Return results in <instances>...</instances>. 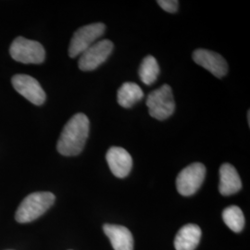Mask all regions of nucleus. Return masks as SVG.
Segmentation results:
<instances>
[{"mask_svg": "<svg viewBox=\"0 0 250 250\" xmlns=\"http://www.w3.org/2000/svg\"><path fill=\"white\" fill-rule=\"evenodd\" d=\"M89 119L77 113L67 122L57 144V149L63 156H77L83 151L89 135Z\"/></svg>", "mask_w": 250, "mask_h": 250, "instance_id": "obj_1", "label": "nucleus"}, {"mask_svg": "<svg viewBox=\"0 0 250 250\" xmlns=\"http://www.w3.org/2000/svg\"><path fill=\"white\" fill-rule=\"evenodd\" d=\"M55 196L50 192H36L27 196L19 206L15 219L18 223L33 222L53 205Z\"/></svg>", "mask_w": 250, "mask_h": 250, "instance_id": "obj_2", "label": "nucleus"}, {"mask_svg": "<svg viewBox=\"0 0 250 250\" xmlns=\"http://www.w3.org/2000/svg\"><path fill=\"white\" fill-rule=\"evenodd\" d=\"M149 115L159 121L171 116L175 109L172 90L169 84H163L159 89L150 92L146 99Z\"/></svg>", "mask_w": 250, "mask_h": 250, "instance_id": "obj_3", "label": "nucleus"}, {"mask_svg": "<svg viewBox=\"0 0 250 250\" xmlns=\"http://www.w3.org/2000/svg\"><path fill=\"white\" fill-rule=\"evenodd\" d=\"M9 54L11 58L23 64H41L45 59L44 46L39 42L19 36L10 45Z\"/></svg>", "mask_w": 250, "mask_h": 250, "instance_id": "obj_4", "label": "nucleus"}, {"mask_svg": "<svg viewBox=\"0 0 250 250\" xmlns=\"http://www.w3.org/2000/svg\"><path fill=\"white\" fill-rule=\"evenodd\" d=\"M106 30L104 23L97 22L79 28L72 36L69 45V56L74 59L84 52L88 47L103 36Z\"/></svg>", "mask_w": 250, "mask_h": 250, "instance_id": "obj_5", "label": "nucleus"}, {"mask_svg": "<svg viewBox=\"0 0 250 250\" xmlns=\"http://www.w3.org/2000/svg\"><path fill=\"white\" fill-rule=\"evenodd\" d=\"M206 175V167L199 162L193 163L182 170L176 179L179 194L184 197L194 195L202 186Z\"/></svg>", "mask_w": 250, "mask_h": 250, "instance_id": "obj_6", "label": "nucleus"}, {"mask_svg": "<svg viewBox=\"0 0 250 250\" xmlns=\"http://www.w3.org/2000/svg\"><path fill=\"white\" fill-rule=\"evenodd\" d=\"M113 43L104 39L96 42L80 55L78 66L81 71L91 72L105 62L113 50Z\"/></svg>", "mask_w": 250, "mask_h": 250, "instance_id": "obj_7", "label": "nucleus"}, {"mask_svg": "<svg viewBox=\"0 0 250 250\" xmlns=\"http://www.w3.org/2000/svg\"><path fill=\"white\" fill-rule=\"evenodd\" d=\"M14 89L31 103L41 106L45 103V93L39 82L26 74H16L11 79Z\"/></svg>", "mask_w": 250, "mask_h": 250, "instance_id": "obj_8", "label": "nucleus"}, {"mask_svg": "<svg viewBox=\"0 0 250 250\" xmlns=\"http://www.w3.org/2000/svg\"><path fill=\"white\" fill-rule=\"evenodd\" d=\"M192 58L197 65L211 72L217 78L224 77L228 72L227 62L220 54L199 48L193 52Z\"/></svg>", "mask_w": 250, "mask_h": 250, "instance_id": "obj_9", "label": "nucleus"}, {"mask_svg": "<svg viewBox=\"0 0 250 250\" xmlns=\"http://www.w3.org/2000/svg\"><path fill=\"white\" fill-rule=\"evenodd\" d=\"M106 160L111 172L118 178H125L132 170L133 159L123 147H110L107 150Z\"/></svg>", "mask_w": 250, "mask_h": 250, "instance_id": "obj_10", "label": "nucleus"}, {"mask_svg": "<svg viewBox=\"0 0 250 250\" xmlns=\"http://www.w3.org/2000/svg\"><path fill=\"white\" fill-rule=\"evenodd\" d=\"M103 230L114 250H134L133 234L125 226L105 224Z\"/></svg>", "mask_w": 250, "mask_h": 250, "instance_id": "obj_11", "label": "nucleus"}, {"mask_svg": "<svg viewBox=\"0 0 250 250\" xmlns=\"http://www.w3.org/2000/svg\"><path fill=\"white\" fill-rule=\"evenodd\" d=\"M241 188V179L237 170L229 163L223 164L220 168V193L227 197L239 192Z\"/></svg>", "mask_w": 250, "mask_h": 250, "instance_id": "obj_12", "label": "nucleus"}, {"mask_svg": "<svg viewBox=\"0 0 250 250\" xmlns=\"http://www.w3.org/2000/svg\"><path fill=\"white\" fill-rule=\"evenodd\" d=\"M201 238V229L196 224H187L177 232L174 239L176 250H195Z\"/></svg>", "mask_w": 250, "mask_h": 250, "instance_id": "obj_13", "label": "nucleus"}, {"mask_svg": "<svg viewBox=\"0 0 250 250\" xmlns=\"http://www.w3.org/2000/svg\"><path fill=\"white\" fill-rule=\"evenodd\" d=\"M144 98L143 90L134 83H125L118 90V103L125 108H130Z\"/></svg>", "mask_w": 250, "mask_h": 250, "instance_id": "obj_14", "label": "nucleus"}, {"mask_svg": "<svg viewBox=\"0 0 250 250\" xmlns=\"http://www.w3.org/2000/svg\"><path fill=\"white\" fill-rule=\"evenodd\" d=\"M138 74L143 83L151 85L157 81L160 74V66L157 60L151 55L146 56L139 67Z\"/></svg>", "mask_w": 250, "mask_h": 250, "instance_id": "obj_15", "label": "nucleus"}, {"mask_svg": "<svg viewBox=\"0 0 250 250\" xmlns=\"http://www.w3.org/2000/svg\"><path fill=\"white\" fill-rule=\"evenodd\" d=\"M223 219L232 232H240L245 226V217L241 208L237 206H230L223 212Z\"/></svg>", "mask_w": 250, "mask_h": 250, "instance_id": "obj_16", "label": "nucleus"}, {"mask_svg": "<svg viewBox=\"0 0 250 250\" xmlns=\"http://www.w3.org/2000/svg\"><path fill=\"white\" fill-rule=\"evenodd\" d=\"M157 3L161 9L169 13H175L178 10L179 2L177 0H159Z\"/></svg>", "mask_w": 250, "mask_h": 250, "instance_id": "obj_17", "label": "nucleus"}, {"mask_svg": "<svg viewBox=\"0 0 250 250\" xmlns=\"http://www.w3.org/2000/svg\"><path fill=\"white\" fill-rule=\"evenodd\" d=\"M248 121H249V125H250V110H249V112H248Z\"/></svg>", "mask_w": 250, "mask_h": 250, "instance_id": "obj_18", "label": "nucleus"}]
</instances>
